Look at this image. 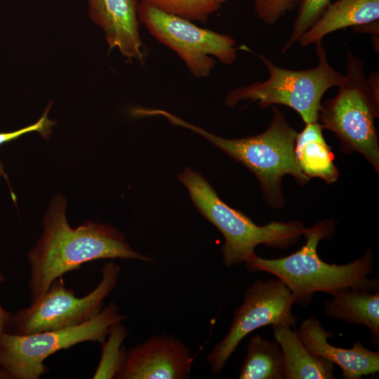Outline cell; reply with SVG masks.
<instances>
[{
  "label": "cell",
  "mask_w": 379,
  "mask_h": 379,
  "mask_svg": "<svg viewBox=\"0 0 379 379\" xmlns=\"http://www.w3.org/2000/svg\"><path fill=\"white\" fill-rule=\"evenodd\" d=\"M66 201L55 196L44 219V231L27 253L30 266L28 288L31 303L39 299L51 283L83 264L104 258L152 261L134 251L125 236L111 225L88 221L71 227L65 215Z\"/></svg>",
  "instance_id": "6da1fadb"
},
{
  "label": "cell",
  "mask_w": 379,
  "mask_h": 379,
  "mask_svg": "<svg viewBox=\"0 0 379 379\" xmlns=\"http://www.w3.org/2000/svg\"><path fill=\"white\" fill-rule=\"evenodd\" d=\"M335 230L334 222L322 220L306 228L305 244L286 257L265 259L256 256L246 263L252 272L262 271L276 276L291 291L295 304L307 305L316 292L331 294L339 289L352 287L370 291L378 288L377 278H369L373 272V252L367 248L363 255L345 265L329 264L317 253L321 239H329Z\"/></svg>",
  "instance_id": "7a4b0ae2"
},
{
  "label": "cell",
  "mask_w": 379,
  "mask_h": 379,
  "mask_svg": "<svg viewBox=\"0 0 379 379\" xmlns=\"http://www.w3.org/2000/svg\"><path fill=\"white\" fill-rule=\"evenodd\" d=\"M271 107L272 119L263 133L236 139L217 136L163 109L145 108L142 114L145 117L162 116L172 124L204 137L254 173L268 204L279 208L284 204L281 180L285 175L293 176L300 185H305L310 179L302 172L295 157L298 133L278 107Z\"/></svg>",
  "instance_id": "3957f363"
},
{
  "label": "cell",
  "mask_w": 379,
  "mask_h": 379,
  "mask_svg": "<svg viewBox=\"0 0 379 379\" xmlns=\"http://www.w3.org/2000/svg\"><path fill=\"white\" fill-rule=\"evenodd\" d=\"M199 211L222 234L221 251L225 266L249 262L257 255L255 248L263 244L276 248L295 245L306 227L298 220L272 221L263 226L226 204L209 182L198 172L186 167L178 175Z\"/></svg>",
  "instance_id": "277c9868"
},
{
  "label": "cell",
  "mask_w": 379,
  "mask_h": 379,
  "mask_svg": "<svg viewBox=\"0 0 379 379\" xmlns=\"http://www.w3.org/2000/svg\"><path fill=\"white\" fill-rule=\"evenodd\" d=\"M254 53L266 66L268 79L232 90L225 98L226 105L233 107L244 100L258 102L262 108L283 105L297 112L305 124L318 122L323 95L329 88L339 86L344 80V75L328 63L321 42L316 44L318 64L311 69L284 68L265 56Z\"/></svg>",
  "instance_id": "5b68a950"
},
{
  "label": "cell",
  "mask_w": 379,
  "mask_h": 379,
  "mask_svg": "<svg viewBox=\"0 0 379 379\" xmlns=\"http://www.w3.org/2000/svg\"><path fill=\"white\" fill-rule=\"evenodd\" d=\"M337 95L324 101L318 122L338 138L342 151L361 153L379 173V145L375 119L379 100L372 95L362 61L350 52Z\"/></svg>",
  "instance_id": "8992f818"
},
{
  "label": "cell",
  "mask_w": 379,
  "mask_h": 379,
  "mask_svg": "<svg viewBox=\"0 0 379 379\" xmlns=\"http://www.w3.org/2000/svg\"><path fill=\"white\" fill-rule=\"evenodd\" d=\"M119 272L120 267L114 261L105 263L100 282L82 298L66 287L62 277H58L29 307L11 313L5 333L26 335L70 328L89 321L103 308V302L115 287Z\"/></svg>",
  "instance_id": "52a82bcc"
},
{
  "label": "cell",
  "mask_w": 379,
  "mask_h": 379,
  "mask_svg": "<svg viewBox=\"0 0 379 379\" xmlns=\"http://www.w3.org/2000/svg\"><path fill=\"white\" fill-rule=\"evenodd\" d=\"M119 310L110 302L95 317L76 326L26 335L1 333L0 365L11 379H38L47 372L44 360L56 352L86 341L102 344L110 327L127 318Z\"/></svg>",
  "instance_id": "ba28073f"
},
{
  "label": "cell",
  "mask_w": 379,
  "mask_h": 379,
  "mask_svg": "<svg viewBox=\"0 0 379 379\" xmlns=\"http://www.w3.org/2000/svg\"><path fill=\"white\" fill-rule=\"evenodd\" d=\"M138 20L159 41L173 50L197 78L210 76L218 58L232 65L237 58L234 39L229 35L197 27L192 22L138 3Z\"/></svg>",
  "instance_id": "9c48e42d"
},
{
  "label": "cell",
  "mask_w": 379,
  "mask_h": 379,
  "mask_svg": "<svg viewBox=\"0 0 379 379\" xmlns=\"http://www.w3.org/2000/svg\"><path fill=\"white\" fill-rule=\"evenodd\" d=\"M293 304V293L281 279L255 280L234 310L227 335L207 357L212 373L221 372L241 341L255 330L265 326L295 327L298 319L292 313Z\"/></svg>",
  "instance_id": "30bf717a"
},
{
  "label": "cell",
  "mask_w": 379,
  "mask_h": 379,
  "mask_svg": "<svg viewBox=\"0 0 379 379\" xmlns=\"http://www.w3.org/2000/svg\"><path fill=\"white\" fill-rule=\"evenodd\" d=\"M194 357L189 347L173 336L159 335L131 347L116 379H184Z\"/></svg>",
  "instance_id": "8fae6325"
},
{
  "label": "cell",
  "mask_w": 379,
  "mask_h": 379,
  "mask_svg": "<svg viewBox=\"0 0 379 379\" xmlns=\"http://www.w3.org/2000/svg\"><path fill=\"white\" fill-rule=\"evenodd\" d=\"M89 15L104 32L110 50L129 60H145L139 32L137 0H88Z\"/></svg>",
  "instance_id": "7c38bea8"
},
{
  "label": "cell",
  "mask_w": 379,
  "mask_h": 379,
  "mask_svg": "<svg viewBox=\"0 0 379 379\" xmlns=\"http://www.w3.org/2000/svg\"><path fill=\"white\" fill-rule=\"evenodd\" d=\"M295 332L310 353L338 365L345 379H361L379 371L378 352L367 349L360 341L356 342L350 349L331 345L327 340L333 334L324 329L314 316L303 320Z\"/></svg>",
  "instance_id": "4fadbf2b"
},
{
  "label": "cell",
  "mask_w": 379,
  "mask_h": 379,
  "mask_svg": "<svg viewBox=\"0 0 379 379\" xmlns=\"http://www.w3.org/2000/svg\"><path fill=\"white\" fill-rule=\"evenodd\" d=\"M324 303L325 315L354 325L366 326L372 343L379 345V288L375 291L347 287L334 291Z\"/></svg>",
  "instance_id": "5bb4252c"
},
{
  "label": "cell",
  "mask_w": 379,
  "mask_h": 379,
  "mask_svg": "<svg viewBox=\"0 0 379 379\" xmlns=\"http://www.w3.org/2000/svg\"><path fill=\"white\" fill-rule=\"evenodd\" d=\"M379 19V0H338L330 3L298 43L307 46L321 42L330 33Z\"/></svg>",
  "instance_id": "9a60e30c"
},
{
  "label": "cell",
  "mask_w": 379,
  "mask_h": 379,
  "mask_svg": "<svg viewBox=\"0 0 379 379\" xmlns=\"http://www.w3.org/2000/svg\"><path fill=\"white\" fill-rule=\"evenodd\" d=\"M273 336L279 345L286 379H333L334 364L310 353L302 344L295 331L272 326Z\"/></svg>",
  "instance_id": "2e32d148"
},
{
  "label": "cell",
  "mask_w": 379,
  "mask_h": 379,
  "mask_svg": "<svg viewBox=\"0 0 379 379\" xmlns=\"http://www.w3.org/2000/svg\"><path fill=\"white\" fill-rule=\"evenodd\" d=\"M322 130L319 122L305 124L304 129L297 134L295 154L300 168L306 176L310 179L319 178L332 184L338 180L339 172Z\"/></svg>",
  "instance_id": "e0dca14e"
},
{
  "label": "cell",
  "mask_w": 379,
  "mask_h": 379,
  "mask_svg": "<svg viewBox=\"0 0 379 379\" xmlns=\"http://www.w3.org/2000/svg\"><path fill=\"white\" fill-rule=\"evenodd\" d=\"M239 378L285 379L283 354L278 343L260 334L251 336Z\"/></svg>",
  "instance_id": "ac0fdd59"
},
{
  "label": "cell",
  "mask_w": 379,
  "mask_h": 379,
  "mask_svg": "<svg viewBox=\"0 0 379 379\" xmlns=\"http://www.w3.org/2000/svg\"><path fill=\"white\" fill-rule=\"evenodd\" d=\"M128 334L125 326L120 323L112 326L108 337L101 344L102 356L93 378H115L121 370L126 352L123 342Z\"/></svg>",
  "instance_id": "d6986e66"
},
{
  "label": "cell",
  "mask_w": 379,
  "mask_h": 379,
  "mask_svg": "<svg viewBox=\"0 0 379 379\" xmlns=\"http://www.w3.org/2000/svg\"><path fill=\"white\" fill-rule=\"evenodd\" d=\"M165 13L190 22H206L221 4L216 0H140Z\"/></svg>",
  "instance_id": "ffe728a7"
},
{
  "label": "cell",
  "mask_w": 379,
  "mask_h": 379,
  "mask_svg": "<svg viewBox=\"0 0 379 379\" xmlns=\"http://www.w3.org/2000/svg\"><path fill=\"white\" fill-rule=\"evenodd\" d=\"M331 0H299L298 11L293 24L290 37L284 44L285 53L297 44L302 35L316 22Z\"/></svg>",
  "instance_id": "44dd1931"
},
{
  "label": "cell",
  "mask_w": 379,
  "mask_h": 379,
  "mask_svg": "<svg viewBox=\"0 0 379 379\" xmlns=\"http://www.w3.org/2000/svg\"><path fill=\"white\" fill-rule=\"evenodd\" d=\"M299 0H254V10L265 23H277L286 13L298 6Z\"/></svg>",
  "instance_id": "7402d4cb"
},
{
  "label": "cell",
  "mask_w": 379,
  "mask_h": 379,
  "mask_svg": "<svg viewBox=\"0 0 379 379\" xmlns=\"http://www.w3.org/2000/svg\"><path fill=\"white\" fill-rule=\"evenodd\" d=\"M51 106V104L50 103L44 112L42 116L34 124L11 132H0V146L6 142L15 140L20 136L30 132H38L44 138H48L51 133L52 127L56 124L55 121L48 118V113ZM0 175H4L6 179H7L6 175L3 171L1 163Z\"/></svg>",
  "instance_id": "603a6c76"
},
{
  "label": "cell",
  "mask_w": 379,
  "mask_h": 379,
  "mask_svg": "<svg viewBox=\"0 0 379 379\" xmlns=\"http://www.w3.org/2000/svg\"><path fill=\"white\" fill-rule=\"evenodd\" d=\"M352 30L354 32L359 33H368L374 35H378L379 33V22L375 20L369 23L355 26L352 27Z\"/></svg>",
  "instance_id": "cb8c5ba5"
},
{
  "label": "cell",
  "mask_w": 379,
  "mask_h": 379,
  "mask_svg": "<svg viewBox=\"0 0 379 379\" xmlns=\"http://www.w3.org/2000/svg\"><path fill=\"white\" fill-rule=\"evenodd\" d=\"M11 314V312L6 310L0 305V334L6 332L7 322L9 319Z\"/></svg>",
  "instance_id": "d4e9b609"
},
{
  "label": "cell",
  "mask_w": 379,
  "mask_h": 379,
  "mask_svg": "<svg viewBox=\"0 0 379 379\" xmlns=\"http://www.w3.org/2000/svg\"><path fill=\"white\" fill-rule=\"evenodd\" d=\"M0 379H11L10 374L1 365H0Z\"/></svg>",
  "instance_id": "484cf974"
},
{
  "label": "cell",
  "mask_w": 379,
  "mask_h": 379,
  "mask_svg": "<svg viewBox=\"0 0 379 379\" xmlns=\"http://www.w3.org/2000/svg\"><path fill=\"white\" fill-rule=\"evenodd\" d=\"M5 281L4 276L0 272V283H2Z\"/></svg>",
  "instance_id": "4316f807"
},
{
  "label": "cell",
  "mask_w": 379,
  "mask_h": 379,
  "mask_svg": "<svg viewBox=\"0 0 379 379\" xmlns=\"http://www.w3.org/2000/svg\"><path fill=\"white\" fill-rule=\"evenodd\" d=\"M216 1H217L220 4H221L225 2V1H227V0H216Z\"/></svg>",
  "instance_id": "83f0119b"
}]
</instances>
